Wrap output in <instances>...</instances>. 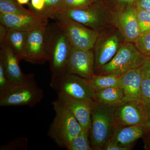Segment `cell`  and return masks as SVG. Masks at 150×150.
<instances>
[{
  "label": "cell",
  "mask_w": 150,
  "mask_h": 150,
  "mask_svg": "<svg viewBox=\"0 0 150 150\" xmlns=\"http://www.w3.org/2000/svg\"><path fill=\"white\" fill-rule=\"evenodd\" d=\"M68 150H93L89 139V131L82 130L67 146Z\"/></svg>",
  "instance_id": "7402d4cb"
},
{
  "label": "cell",
  "mask_w": 150,
  "mask_h": 150,
  "mask_svg": "<svg viewBox=\"0 0 150 150\" xmlns=\"http://www.w3.org/2000/svg\"><path fill=\"white\" fill-rule=\"evenodd\" d=\"M56 16L70 19L99 31L110 27V24H112L111 13L104 12L94 5L93 3L83 8L57 12Z\"/></svg>",
  "instance_id": "ba28073f"
},
{
  "label": "cell",
  "mask_w": 150,
  "mask_h": 150,
  "mask_svg": "<svg viewBox=\"0 0 150 150\" xmlns=\"http://www.w3.org/2000/svg\"><path fill=\"white\" fill-rule=\"evenodd\" d=\"M143 74L150 77V57L141 67Z\"/></svg>",
  "instance_id": "836d02e7"
},
{
  "label": "cell",
  "mask_w": 150,
  "mask_h": 150,
  "mask_svg": "<svg viewBox=\"0 0 150 150\" xmlns=\"http://www.w3.org/2000/svg\"><path fill=\"white\" fill-rule=\"evenodd\" d=\"M121 76L110 75H97L94 74L87 79L89 84L94 92L100 90L112 87H121Z\"/></svg>",
  "instance_id": "44dd1931"
},
{
  "label": "cell",
  "mask_w": 150,
  "mask_h": 150,
  "mask_svg": "<svg viewBox=\"0 0 150 150\" xmlns=\"http://www.w3.org/2000/svg\"><path fill=\"white\" fill-rule=\"evenodd\" d=\"M146 107L147 110V112L148 115H149V118L150 119V105H146Z\"/></svg>",
  "instance_id": "f35d334b"
},
{
  "label": "cell",
  "mask_w": 150,
  "mask_h": 150,
  "mask_svg": "<svg viewBox=\"0 0 150 150\" xmlns=\"http://www.w3.org/2000/svg\"><path fill=\"white\" fill-rule=\"evenodd\" d=\"M17 2L21 5L26 4H28L30 0H16Z\"/></svg>",
  "instance_id": "74e56055"
},
{
  "label": "cell",
  "mask_w": 150,
  "mask_h": 150,
  "mask_svg": "<svg viewBox=\"0 0 150 150\" xmlns=\"http://www.w3.org/2000/svg\"><path fill=\"white\" fill-rule=\"evenodd\" d=\"M52 104L55 115L49 126L48 135L60 147L66 149L83 129L72 113L58 100Z\"/></svg>",
  "instance_id": "3957f363"
},
{
  "label": "cell",
  "mask_w": 150,
  "mask_h": 150,
  "mask_svg": "<svg viewBox=\"0 0 150 150\" xmlns=\"http://www.w3.org/2000/svg\"><path fill=\"white\" fill-rule=\"evenodd\" d=\"M134 43L141 53L150 57V30L141 34Z\"/></svg>",
  "instance_id": "484cf974"
},
{
  "label": "cell",
  "mask_w": 150,
  "mask_h": 150,
  "mask_svg": "<svg viewBox=\"0 0 150 150\" xmlns=\"http://www.w3.org/2000/svg\"><path fill=\"white\" fill-rule=\"evenodd\" d=\"M50 85L57 95L75 99L94 100L95 92L89 84L87 79L78 75L64 73L51 79Z\"/></svg>",
  "instance_id": "8992f818"
},
{
  "label": "cell",
  "mask_w": 150,
  "mask_h": 150,
  "mask_svg": "<svg viewBox=\"0 0 150 150\" xmlns=\"http://www.w3.org/2000/svg\"><path fill=\"white\" fill-rule=\"evenodd\" d=\"M144 74L141 67L121 76V87L126 100H142V85Z\"/></svg>",
  "instance_id": "ac0fdd59"
},
{
  "label": "cell",
  "mask_w": 150,
  "mask_h": 150,
  "mask_svg": "<svg viewBox=\"0 0 150 150\" xmlns=\"http://www.w3.org/2000/svg\"><path fill=\"white\" fill-rule=\"evenodd\" d=\"M54 19L64 30L73 48L93 49L100 31L64 17L56 16Z\"/></svg>",
  "instance_id": "9c48e42d"
},
{
  "label": "cell",
  "mask_w": 150,
  "mask_h": 150,
  "mask_svg": "<svg viewBox=\"0 0 150 150\" xmlns=\"http://www.w3.org/2000/svg\"><path fill=\"white\" fill-rule=\"evenodd\" d=\"M7 31V28L1 23L0 24V42H3L5 40Z\"/></svg>",
  "instance_id": "e575fe53"
},
{
  "label": "cell",
  "mask_w": 150,
  "mask_h": 150,
  "mask_svg": "<svg viewBox=\"0 0 150 150\" xmlns=\"http://www.w3.org/2000/svg\"><path fill=\"white\" fill-rule=\"evenodd\" d=\"M45 8L41 16L46 18H54L59 10L62 0H45Z\"/></svg>",
  "instance_id": "83f0119b"
},
{
  "label": "cell",
  "mask_w": 150,
  "mask_h": 150,
  "mask_svg": "<svg viewBox=\"0 0 150 150\" xmlns=\"http://www.w3.org/2000/svg\"><path fill=\"white\" fill-rule=\"evenodd\" d=\"M100 31L93 48L94 73L110 62L125 42L119 30L113 26Z\"/></svg>",
  "instance_id": "52a82bcc"
},
{
  "label": "cell",
  "mask_w": 150,
  "mask_h": 150,
  "mask_svg": "<svg viewBox=\"0 0 150 150\" xmlns=\"http://www.w3.org/2000/svg\"><path fill=\"white\" fill-rule=\"evenodd\" d=\"M142 101L145 105H150V77L144 75L142 85Z\"/></svg>",
  "instance_id": "f1b7e54d"
},
{
  "label": "cell",
  "mask_w": 150,
  "mask_h": 150,
  "mask_svg": "<svg viewBox=\"0 0 150 150\" xmlns=\"http://www.w3.org/2000/svg\"><path fill=\"white\" fill-rule=\"evenodd\" d=\"M32 11L24 8L16 0H0V13H27Z\"/></svg>",
  "instance_id": "603a6c76"
},
{
  "label": "cell",
  "mask_w": 150,
  "mask_h": 150,
  "mask_svg": "<svg viewBox=\"0 0 150 150\" xmlns=\"http://www.w3.org/2000/svg\"><path fill=\"white\" fill-rule=\"evenodd\" d=\"M137 12L141 34L150 31V11L142 9L137 7Z\"/></svg>",
  "instance_id": "d4e9b609"
},
{
  "label": "cell",
  "mask_w": 150,
  "mask_h": 150,
  "mask_svg": "<svg viewBox=\"0 0 150 150\" xmlns=\"http://www.w3.org/2000/svg\"><path fill=\"white\" fill-rule=\"evenodd\" d=\"M28 139L25 137H18L0 147L1 150H25L27 149Z\"/></svg>",
  "instance_id": "4316f807"
},
{
  "label": "cell",
  "mask_w": 150,
  "mask_h": 150,
  "mask_svg": "<svg viewBox=\"0 0 150 150\" xmlns=\"http://www.w3.org/2000/svg\"><path fill=\"white\" fill-rule=\"evenodd\" d=\"M47 24L28 32L23 58L24 61L34 64H44L48 62V56L45 42Z\"/></svg>",
  "instance_id": "7c38bea8"
},
{
  "label": "cell",
  "mask_w": 150,
  "mask_h": 150,
  "mask_svg": "<svg viewBox=\"0 0 150 150\" xmlns=\"http://www.w3.org/2000/svg\"><path fill=\"white\" fill-rule=\"evenodd\" d=\"M118 1L119 2L121 3V4L129 5L134 3L135 1H137V0H118Z\"/></svg>",
  "instance_id": "8d00e7d4"
},
{
  "label": "cell",
  "mask_w": 150,
  "mask_h": 150,
  "mask_svg": "<svg viewBox=\"0 0 150 150\" xmlns=\"http://www.w3.org/2000/svg\"><path fill=\"white\" fill-rule=\"evenodd\" d=\"M129 148L123 147L120 146L118 145L112 143V142H108L105 146L103 150H129Z\"/></svg>",
  "instance_id": "1f68e13d"
},
{
  "label": "cell",
  "mask_w": 150,
  "mask_h": 150,
  "mask_svg": "<svg viewBox=\"0 0 150 150\" xmlns=\"http://www.w3.org/2000/svg\"><path fill=\"white\" fill-rule=\"evenodd\" d=\"M46 48L48 56L51 79L67 73V66L73 47L59 23H47L45 33Z\"/></svg>",
  "instance_id": "6da1fadb"
},
{
  "label": "cell",
  "mask_w": 150,
  "mask_h": 150,
  "mask_svg": "<svg viewBox=\"0 0 150 150\" xmlns=\"http://www.w3.org/2000/svg\"><path fill=\"white\" fill-rule=\"evenodd\" d=\"M44 93L37 85L33 74L27 80L13 83L0 93V106H35L43 99Z\"/></svg>",
  "instance_id": "277c9868"
},
{
  "label": "cell",
  "mask_w": 150,
  "mask_h": 150,
  "mask_svg": "<svg viewBox=\"0 0 150 150\" xmlns=\"http://www.w3.org/2000/svg\"><path fill=\"white\" fill-rule=\"evenodd\" d=\"M12 84L6 74L2 64L0 62V93L8 88Z\"/></svg>",
  "instance_id": "f546056e"
},
{
  "label": "cell",
  "mask_w": 150,
  "mask_h": 150,
  "mask_svg": "<svg viewBox=\"0 0 150 150\" xmlns=\"http://www.w3.org/2000/svg\"><path fill=\"white\" fill-rule=\"evenodd\" d=\"M93 48L83 49L72 48L67 66V73L88 79L94 74Z\"/></svg>",
  "instance_id": "4fadbf2b"
},
{
  "label": "cell",
  "mask_w": 150,
  "mask_h": 150,
  "mask_svg": "<svg viewBox=\"0 0 150 150\" xmlns=\"http://www.w3.org/2000/svg\"><path fill=\"white\" fill-rule=\"evenodd\" d=\"M94 0H62L57 12L77 9L86 7Z\"/></svg>",
  "instance_id": "cb8c5ba5"
},
{
  "label": "cell",
  "mask_w": 150,
  "mask_h": 150,
  "mask_svg": "<svg viewBox=\"0 0 150 150\" xmlns=\"http://www.w3.org/2000/svg\"><path fill=\"white\" fill-rule=\"evenodd\" d=\"M124 98L123 90L120 87L108 88L95 92V101L111 106H117Z\"/></svg>",
  "instance_id": "ffe728a7"
},
{
  "label": "cell",
  "mask_w": 150,
  "mask_h": 150,
  "mask_svg": "<svg viewBox=\"0 0 150 150\" xmlns=\"http://www.w3.org/2000/svg\"><path fill=\"white\" fill-rule=\"evenodd\" d=\"M28 31L8 28L5 41L19 61L23 60Z\"/></svg>",
  "instance_id": "d6986e66"
},
{
  "label": "cell",
  "mask_w": 150,
  "mask_h": 150,
  "mask_svg": "<svg viewBox=\"0 0 150 150\" xmlns=\"http://www.w3.org/2000/svg\"><path fill=\"white\" fill-rule=\"evenodd\" d=\"M136 7L142 9L150 11V0H137Z\"/></svg>",
  "instance_id": "d6a6232c"
},
{
  "label": "cell",
  "mask_w": 150,
  "mask_h": 150,
  "mask_svg": "<svg viewBox=\"0 0 150 150\" xmlns=\"http://www.w3.org/2000/svg\"><path fill=\"white\" fill-rule=\"evenodd\" d=\"M19 60L5 41L0 42V62L6 74L13 83H18L26 81L32 74H25L20 67Z\"/></svg>",
  "instance_id": "2e32d148"
},
{
  "label": "cell",
  "mask_w": 150,
  "mask_h": 150,
  "mask_svg": "<svg viewBox=\"0 0 150 150\" xmlns=\"http://www.w3.org/2000/svg\"><path fill=\"white\" fill-rule=\"evenodd\" d=\"M116 106L95 101L91 115L89 139L93 150H103L116 128L114 115Z\"/></svg>",
  "instance_id": "7a4b0ae2"
},
{
  "label": "cell",
  "mask_w": 150,
  "mask_h": 150,
  "mask_svg": "<svg viewBox=\"0 0 150 150\" xmlns=\"http://www.w3.org/2000/svg\"><path fill=\"white\" fill-rule=\"evenodd\" d=\"M144 142V148L145 149L150 150V132L143 137Z\"/></svg>",
  "instance_id": "d590c367"
},
{
  "label": "cell",
  "mask_w": 150,
  "mask_h": 150,
  "mask_svg": "<svg viewBox=\"0 0 150 150\" xmlns=\"http://www.w3.org/2000/svg\"><path fill=\"white\" fill-rule=\"evenodd\" d=\"M48 19L32 11L27 13H0V22L11 29L28 31L48 23Z\"/></svg>",
  "instance_id": "5bb4252c"
},
{
  "label": "cell",
  "mask_w": 150,
  "mask_h": 150,
  "mask_svg": "<svg viewBox=\"0 0 150 150\" xmlns=\"http://www.w3.org/2000/svg\"><path fill=\"white\" fill-rule=\"evenodd\" d=\"M57 99L72 113L83 130L89 131L94 100L75 99L61 95H57Z\"/></svg>",
  "instance_id": "9a60e30c"
},
{
  "label": "cell",
  "mask_w": 150,
  "mask_h": 150,
  "mask_svg": "<svg viewBox=\"0 0 150 150\" xmlns=\"http://www.w3.org/2000/svg\"><path fill=\"white\" fill-rule=\"evenodd\" d=\"M114 120L116 129L144 125L150 119L146 105L142 100H124L115 108Z\"/></svg>",
  "instance_id": "30bf717a"
},
{
  "label": "cell",
  "mask_w": 150,
  "mask_h": 150,
  "mask_svg": "<svg viewBox=\"0 0 150 150\" xmlns=\"http://www.w3.org/2000/svg\"><path fill=\"white\" fill-rule=\"evenodd\" d=\"M149 57L141 53L134 43L125 42L110 62L96 71L94 74L122 76L142 67Z\"/></svg>",
  "instance_id": "5b68a950"
},
{
  "label": "cell",
  "mask_w": 150,
  "mask_h": 150,
  "mask_svg": "<svg viewBox=\"0 0 150 150\" xmlns=\"http://www.w3.org/2000/svg\"><path fill=\"white\" fill-rule=\"evenodd\" d=\"M111 18L112 25L119 30L125 42L134 43L141 35L136 6L111 12Z\"/></svg>",
  "instance_id": "8fae6325"
},
{
  "label": "cell",
  "mask_w": 150,
  "mask_h": 150,
  "mask_svg": "<svg viewBox=\"0 0 150 150\" xmlns=\"http://www.w3.org/2000/svg\"><path fill=\"white\" fill-rule=\"evenodd\" d=\"M150 132V119L146 124L117 128L109 142L131 150L135 142Z\"/></svg>",
  "instance_id": "e0dca14e"
},
{
  "label": "cell",
  "mask_w": 150,
  "mask_h": 150,
  "mask_svg": "<svg viewBox=\"0 0 150 150\" xmlns=\"http://www.w3.org/2000/svg\"><path fill=\"white\" fill-rule=\"evenodd\" d=\"M45 0H31L30 10L41 16V14L45 8Z\"/></svg>",
  "instance_id": "4dcf8cb0"
}]
</instances>
